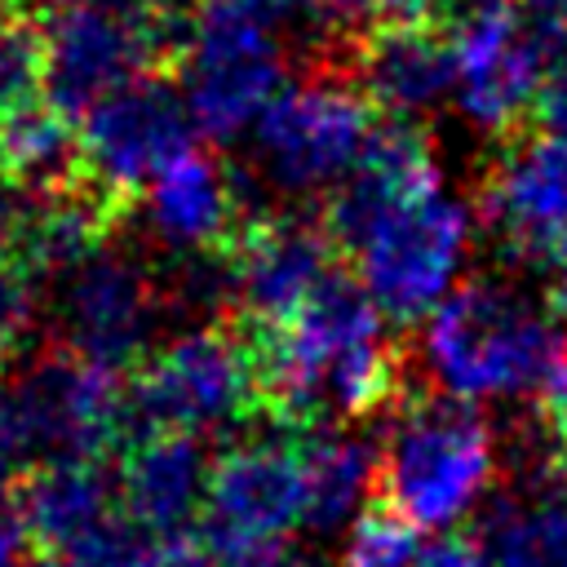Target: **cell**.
<instances>
[{"mask_svg": "<svg viewBox=\"0 0 567 567\" xmlns=\"http://www.w3.org/2000/svg\"><path fill=\"white\" fill-rule=\"evenodd\" d=\"M89 4H102V9H115V13H133V18H155V9L164 0H89Z\"/></svg>", "mask_w": 567, "mask_h": 567, "instance_id": "cell-33", "label": "cell"}, {"mask_svg": "<svg viewBox=\"0 0 567 567\" xmlns=\"http://www.w3.org/2000/svg\"><path fill=\"white\" fill-rule=\"evenodd\" d=\"M80 186L106 208L142 199L146 186L195 151V120L177 80L146 75L106 102H97L80 124Z\"/></svg>", "mask_w": 567, "mask_h": 567, "instance_id": "cell-9", "label": "cell"}, {"mask_svg": "<svg viewBox=\"0 0 567 567\" xmlns=\"http://www.w3.org/2000/svg\"><path fill=\"white\" fill-rule=\"evenodd\" d=\"M567 359L563 323L501 279H465L421 328V363L456 403H514L540 394Z\"/></svg>", "mask_w": 567, "mask_h": 567, "instance_id": "cell-3", "label": "cell"}, {"mask_svg": "<svg viewBox=\"0 0 567 567\" xmlns=\"http://www.w3.org/2000/svg\"><path fill=\"white\" fill-rule=\"evenodd\" d=\"M208 474H213V461L204 456L199 439L142 430V439L124 447L115 470L120 509L151 536L195 532L190 523H199L204 514Z\"/></svg>", "mask_w": 567, "mask_h": 567, "instance_id": "cell-18", "label": "cell"}, {"mask_svg": "<svg viewBox=\"0 0 567 567\" xmlns=\"http://www.w3.org/2000/svg\"><path fill=\"white\" fill-rule=\"evenodd\" d=\"M4 4L18 13V9H35V4H49V0H4Z\"/></svg>", "mask_w": 567, "mask_h": 567, "instance_id": "cell-36", "label": "cell"}, {"mask_svg": "<svg viewBox=\"0 0 567 567\" xmlns=\"http://www.w3.org/2000/svg\"><path fill=\"white\" fill-rule=\"evenodd\" d=\"M137 567H213V554L199 532H173V536H151Z\"/></svg>", "mask_w": 567, "mask_h": 567, "instance_id": "cell-30", "label": "cell"}, {"mask_svg": "<svg viewBox=\"0 0 567 567\" xmlns=\"http://www.w3.org/2000/svg\"><path fill=\"white\" fill-rule=\"evenodd\" d=\"M40 284L27 266L0 257V359L18 354L40 323Z\"/></svg>", "mask_w": 567, "mask_h": 567, "instance_id": "cell-26", "label": "cell"}, {"mask_svg": "<svg viewBox=\"0 0 567 567\" xmlns=\"http://www.w3.org/2000/svg\"><path fill=\"white\" fill-rule=\"evenodd\" d=\"M536 120H540V128H549V133H563V137H567V44L545 62Z\"/></svg>", "mask_w": 567, "mask_h": 567, "instance_id": "cell-31", "label": "cell"}, {"mask_svg": "<svg viewBox=\"0 0 567 567\" xmlns=\"http://www.w3.org/2000/svg\"><path fill=\"white\" fill-rule=\"evenodd\" d=\"M40 461H44V452H40L31 412L22 403V390H18V381L0 377V478L9 483L22 470L31 474Z\"/></svg>", "mask_w": 567, "mask_h": 567, "instance_id": "cell-27", "label": "cell"}, {"mask_svg": "<svg viewBox=\"0 0 567 567\" xmlns=\"http://www.w3.org/2000/svg\"><path fill=\"white\" fill-rule=\"evenodd\" d=\"M9 18H13V9H9V4H4V0H0V27H4V22H9Z\"/></svg>", "mask_w": 567, "mask_h": 567, "instance_id": "cell-37", "label": "cell"}, {"mask_svg": "<svg viewBox=\"0 0 567 567\" xmlns=\"http://www.w3.org/2000/svg\"><path fill=\"white\" fill-rule=\"evenodd\" d=\"M354 84L390 120L412 124L456 97V53L439 22H377L354 49Z\"/></svg>", "mask_w": 567, "mask_h": 567, "instance_id": "cell-17", "label": "cell"}, {"mask_svg": "<svg viewBox=\"0 0 567 567\" xmlns=\"http://www.w3.org/2000/svg\"><path fill=\"white\" fill-rule=\"evenodd\" d=\"M416 567H492V558H487V549H483L478 536L452 532V536H434V540H425Z\"/></svg>", "mask_w": 567, "mask_h": 567, "instance_id": "cell-32", "label": "cell"}, {"mask_svg": "<svg viewBox=\"0 0 567 567\" xmlns=\"http://www.w3.org/2000/svg\"><path fill=\"white\" fill-rule=\"evenodd\" d=\"M204 4H270V9H288V0H204Z\"/></svg>", "mask_w": 567, "mask_h": 567, "instance_id": "cell-35", "label": "cell"}, {"mask_svg": "<svg viewBox=\"0 0 567 567\" xmlns=\"http://www.w3.org/2000/svg\"><path fill=\"white\" fill-rule=\"evenodd\" d=\"M146 230L182 257H226L230 244L261 217L244 213V177L213 155L190 151L164 168L142 195Z\"/></svg>", "mask_w": 567, "mask_h": 567, "instance_id": "cell-16", "label": "cell"}, {"mask_svg": "<svg viewBox=\"0 0 567 567\" xmlns=\"http://www.w3.org/2000/svg\"><path fill=\"white\" fill-rule=\"evenodd\" d=\"M155 18L115 13L89 0H62L40 22L44 44V102L66 120H84L111 93L155 75V58L168 49Z\"/></svg>", "mask_w": 567, "mask_h": 567, "instance_id": "cell-10", "label": "cell"}, {"mask_svg": "<svg viewBox=\"0 0 567 567\" xmlns=\"http://www.w3.org/2000/svg\"><path fill=\"white\" fill-rule=\"evenodd\" d=\"M385 328L390 319L363 284L332 270L284 328L248 337L270 421L301 434L328 416L377 412L394 390V350Z\"/></svg>", "mask_w": 567, "mask_h": 567, "instance_id": "cell-2", "label": "cell"}, {"mask_svg": "<svg viewBox=\"0 0 567 567\" xmlns=\"http://www.w3.org/2000/svg\"><path fill=\"white\" fill-rule=\"evenodd\" d=\"M558 461H536L518 492L487 501L478 540L492 567H567V478Z\"/></svg>", "mask_w": 567, "mask_h": 567, "instance_id": "cell-21", "label": "cell"}, {"mask_svg": "<svg viewBox=\"0 0 567 567\" xmlns=\"http://www.w3.org/2000/svg\"><path fill=\"white\" fill-rule=\"evenodd\" d=\"M306 527L301 443L284 425L230 443L208 474L199 536L213 567H306L292 532Z\"/></svg>", "mask_w": 567, "mask_h": 567, "instance_id": "cell-6", "label": "cell"}, {"mask_svg": "<svg viewBox=\"0 0 567 567\" xmlns=\"http://www.w3.org/2000/svg\"><path fill=\"white\" fill-rule=\"evenodd\" d=\"M4 173L27 195H58L80 182V128L49 102L0 120Z\"/></svg>", "mask_w": 567, "mask_h": 567, "instance_id": "cell-23", "label": "cell"}, {"mask_svg": "<svg viewBox=\"0 0 567 567\" xmlns=\"http://www.w3.org/2000/svg\"><path fill=\"white\" fill-rule=\"evenodd\" d=\"M323 230L350 257V275L377 310L408 328L461 288L474 213L447 190L425 133L385 120L354 177L332 195Z\"/></svg>", "mask_w": 567, "mask_h": 567, "instance_id": "cell-1", "label": "cell"}, {"mask_svg": "<svg viewBox=\"0 0 567 567\" xmlns=\"http://www.w3.org/2000/svg\"><path fill=\"white\" fill-rule=\"evenodd\" d=\"M58 328L71 354L124 372L151 354L159 328V292L137 257L106 244L62 279Z\"/></svg>", "mask_w": 567, "mask_h": 567, "instance_id": "cell-12", "label": "cell"}, {"mask_svg": "<svg viewBox=\"0 0 567 567\" xmlns=\"http://www.w3.org/2000/svg\"><path fill=\"white\" fill-rule=\"evenodd\" d=\"M483 221L505 257L523 266H558L567 257V137L536 128L514 137L487 186Z\"/></svg>", "mask_w": 567, "mask_h": 567, "instance_id": "cell-13", "label": "cell"}, {"mask_svg": "<svg viewBox=\"0 0 567 567\" xmlns=\"http://www.w3.org/2000/svg\"><path fill=\"white\" fill-rule=\"evenodd\" d=\"M9 182V173H4V146H0V186Z\"/></svg>", "mask_w": 567, "mask_h": 567, "instance_id": "cell-38", "label": "cell"}, {"mask_svg": "<svg viewBox=\"0 0 567 567\" xmlns=\"http://www.w3.org/2000/svg\"><path fill=\"white\" fill-rule=\"evenodd\" d=\"M421 532L390 509H368L341 540L337 567H416Z\"/></svg>", "mask_w": 567, "mask_h": 567, "instance_id": "cell-25", "label": "cell"}, {"mask_svg": "<svg viewBox=\"0 0 567 567\" xmlns=\"http://www.w3.org/2000/svg\"><path fill=\"white\" fill-rule=\"evenodd\" d=\"M332 235L306 217H261L226 252L230 301L252 337L284 328L337 270Z\"/></svg>", "mask_w": 567, "mask_h": 567, "instance_id": "cell-14", "label": "cell"}, {"mask_svg": "<svg viewBox=\"0 0 567 567\" xmlns=\"http://www.w3.org/2000/svg\"><path fill=\"white\" fill-rule=\"evenodd\" d=\"M44 102V44L40 27L18 13L0 27V120Z\"/></svg>", "mask_w": 567, "mask_h": 567, "instance_id": "cell-24", "label": "cell"}, {"mask_svg": "<svg viewBox=\"0 0 567 567\" xmlns=\"http://www.w3.org/2000/svg\"><path fill=\"white\" fill-rule=\"evenodd\" d=\"M554 306L567 315V257L554 266Z\"/></svg>", "mask_w": 567, "mask_h": 567, "instance_id": "cell-34", "label": "cell"}, {"mask_svg": "<svg viewBox=\"0 0 567 567\" xmlns=\"http://www.w3.org/2000/svg\"><path fill=\"white\" fill-rule=\"evenodd\" d=\"M381 120L359 84L297 80L288 84L252 128V155L261 177L284 195L341 190L363 164Z\"/></svg>", "mask_w": 567, "mask_h": 567, "instance_id": "cell-8", "label": "cell"}, {"mask_svg": "<svg viewBox=\"0 0 567 567\" xmlns=\"http://www.w3.org/2000/svg\"><path fill=\"white\" fill-rule=\"evenodd\" d=\"M456 53V106L483 133H514L540 102L545 53L527 35L518 0H443Z\"/></svg>", "mask_w": 567, "mask_h": 567, "instance_id": "cell-11", "label": "cell"}, {"mask_svg": "<svg viewBox=\"0 0 567 567\" xmlns=\"http://www.w3.org/2000/svg\"><path fill=\"white\" fill-rule=\"evenodd\" d=\"M22 567H62V563H53V558H44V563H22Z\"/></svg>", "mask_w": 567, "mask_h": 567, "instance_id": "cell-39", "label": "cell"}, {"mask_svg": "<svg viewBox=\"0 0 567 567\" xmlns=\"http://www.w3.org/2000/svg\"><path fill=\"white\" fill-rule=\"evenodd\" d=\"M106 208L84 186L58 195H22L0 208V257L27 266L35 279H66L106 248Z\"/></svg>", "mask_w": 567, "mask_h": 567, "instance_id": "cell-20", "label": "cell"}, {"mask_svg": "<svg viewBox=\"0 0 567 567\" xmlns=\"http://www.w3.org/2000/svg\"><path fill=\"white\" fill-rule=\"evenodd\" d=\"M128 408L142 430L213 434L261 408L252 341L230 328H186L155 346L128 381Z\"/></svg>", "mask_w": 567, "mask_h": 567, "instance_id": "cell-7", "label": "cell"}, {"mask_svg": "<svg viewBox=\"0 0 567 567\" xmlns=\"http://www.w3.org/2000/svg\"><path fill=\"white\" fill-rule=\"evenodd\" d=\"M31 523L22 509V487H9L0 478V567H22L31 549Z\"/></svg>", "mask_w": 567, "mask_h": 567, "instance_id": "cell-28", "label": "cell"}, {"mask_svg": "<svg viewBox=\"0 0 567 567\" xmlns=\"http://www.w3.org/2000/svg\"><path fill=\"white\" fill-rule=\"evenodd\" d=\"M22 509L31 523V540L53 563L75 558L124 514L115 474L89 456H44L22 483Z\"/></svg>", "mask_w": 567, "mask_h": 567, "instance_id": "cell-19", "label": "cell"}, {"mask_svg": "<svg viewBox=\"0 0 567 567\" xmlns=\"http://www.w3.org/2000/svg\"><path fill=\"white\" fill-rule=\"evenodd\" d=\"M288 9L306 13L310 22L328 27V31H350V27H363L381 18V0H288Z\"/></svg>", "mask_w": 567, "mask_h": 567, "instance_id": "cell-29", "label": "cell"}, {"mask_svg": "<svg viewBox=\"0 0 567 567\" xmlns=\"http://www.w3.org/2000/svg\"><path fill=\"white\" fill-rule=\"evenodd\" d=\"M18 390L44 456L102 461L133 421L128 385L120 381V372L89 363L71 350L40 354L18 377Z\"/></svg>", "mask_w": 567, "mask_h": 567, "instance_id": "cell-15", "label": "cell"}, {"mask_svg": "<svg viewBox=\"0 0 567 567\" xmlns=\"http://www.w3.org/2000/svg\"><path fill=\"white\" fill-rule=\"evenodd\" d=\"M270 4H199L173 40L177 89L190 106L195 133L235 142L257 128L266 106L292 84Z\"/></svg>", "mask_w": 567, "mask_h": 567, "instance_id": "cell-5", "label": "cell"}, {"mask_svg": "<svg viewBox=\"0 0 567 567\" xmlns=\"http://www.w3.org/2000/svg\"><path fill=\"white\" fill-rule=\"evenodd\" d=\"M377 456V492L385 509L434 536H452L492 501L501 465L483 412L447 394L408 399L394 412Z\"/></svg>", "mask_w": 567, "mask_h": 567, "instance_id": "cell-4", "label": "cell"}, {"mask_svg": "<svg viewBox=\"0 0 567 567\" xmlns=\"http://www.w3.org/2000/svg\"><path fill=\"white\" fill-rule=\"evenodd\" d=\"M301 443V487H306V532L337 536L350 532L368 509L381 456L368 439L341 425H315L297 434Z\"/></svg>", "mask_w": 567, "mask_h": 567, "instance_id": "cell-22", "label": "cell"}]
</instances>
